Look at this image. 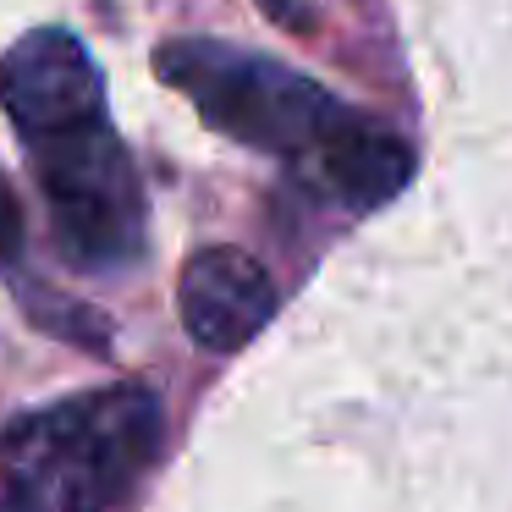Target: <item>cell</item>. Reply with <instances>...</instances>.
I'll list each match as a JSON object with an SVG mask.
<instances>
[{"mask_svg": "<svg viewBox=\"0 0 512 512\" xmlns=\"http://www.w3.org/2000/svg\"><path fill=\"white\" fill-rule=\"evenodd\" d=\"M23 254V210H17V193L0 171V259H17Z\"/></svg>", "mask_w": 512, "mask_h": 512, "instance_id": "cell-5", "label": "cell"}, {"mask_svg": "<svg viewBox=\"0 0 512 512\" xmlns=\"http://www.w3.org/2000/svg\"><path fill=\"white\" fill-rule=\"evenodd\" d=\"M160 446L149 386H100L0 424V512H111Z\"/></svg>", "mask_w": 512, "mask_h": 512, "instance_id": "cell-3", "label": "cell"}, {"mask_svg": "<svg viewBox=\"0 0 512 512\" xmlns=\"http://www.w3.org/2000/svg\"><path fill=\"white\" fill-rule=\"evenodd\" d=\"M182 331L210 353H237L276 314V281L243 248H199L177 281Z\"/></svg>", "mask_w": 512, "mask_h": 512, "instance_id": "cell-4", "label": "cell"}, {"mask_svg": "<svg viewBox=\"0 0 512 512\" xmlns=\"http://www.w3.org/2000/svg\"><path fill=\"white\" fill-rule=\"evenodd\" d=\"M0 111L23 138L50 226L78 270H127L144 248V182L105 111V78L78 34L34 28L0 56Z\"/></svg>", "mask_w": 512, "mask_h": 512, "instance_id": "cell-1", "label": "cell"}, {"mask_svg": "<svg viewBox=\"0 0 512 512\" xmlns=\"http://www.w3.org/2000/svg\"><path fill=\"white\" fill-rule=\"evenodd\" d=\"M155 67L182 100H193V111L215 133L287 160L292 177L347 210H375L397 199L413 177V149L397 133L364 122L325 83L259 50L215 45V39H171L160 45Z\"/></svg>", "mask_w": 512, "mask_h": 512, "instance_id": "cell-2", "label": "cell"}]
</instances>
